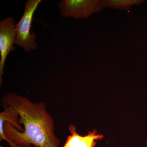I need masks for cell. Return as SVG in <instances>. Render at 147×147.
<instances>
[{
    "label": "cell",
    "instance_id": "6da1fadb",
    "mask_svg": "<svg viewBox=\"0 0 147 147\" xmlns=\"http://www.w3.org/2000/svg\"><path fill=\"white\" fill-rule=\"evenodd\" d=\"M2 106L9 105L18 112V122L24 131H18L5 122L3 131L10 147H59L61 142L55 134V122L42 102H33L28 97L13 92L3 96Z\"/></svg>",
    "mask_w": 147,
    "mask_h": 147
},
{
    "label": "cell",
    "instance_id": "7a4b0ae2",
    "mask_svg": "<svg viewBox=\"0 0 147 147\" xmlns=\"http://www.w3.org/2000/svg\"><path fill=\"white\" fill-rule=\"evenodd\" d=\"M41 1V0L27 1L24 14L15 26L17 34L14 44L24 48L26 52L35 50L37 47L36 35L33 32L30 31L33 16Z\"/></svg>",
    "mask_w": 147,
    "mask_h": 147
},
{
    "label": "cell",
    "instance_id": "3957f363",
    "mask_svg": "<svg viewBox=\"0 0 147 147\" xmlns=\"http://www.w3.org/2000/svg\"><path fill=\"white\" fill-rule=\"evenodd\" d=\"M58 7L62 17L75 19L89 18L105 8L101 0H63Z\"/></svg>",
    "mask_w": 147,
    "mask_h": 147
},
{
    "label": "cell",
    "instance_id": "277c9868",
    "mask_svg": "<svg viewBox=\"0 0 147 147\" xmlns=\"http://www.w3.org/2000/svg\"><path fill=\"white\" fill-rule=\"evenodd\" d=\"M16 23L13 17L4 18L0 22V86L3 84V75L4 73L6 59L9 53L15 50L13 46L16 38Z\"/></svg>",
    "mask_w": 147,
    "mask_h": 147
},
{
    "label": "cell",
    "instance_id": "5b68a950",
    "mask_svg": "<svg viewBox=\"0 0 147 147\" xmlns=\"http://www.w3.org/2000/svg\"><path fill=\"white\" fill-rule=\"evenodd\" d=\"M69 130L71 135L69 136L62 147H95L96 140H100L103 135L98 134L96 129L89 131L88 135L82 136L76 131L74 125L70 124Z\"/></svg>",
    "mask_w": 147,
    "mask_h": 147
},
{
    "label": "cell",
    "instance_id": "8992f818",
    "mask_svg": "<svg viewBox=\"0 0 147 147\" xmlns=\"http://www.w3.org/2000/svg\"><path fill=\"white\" fill-rule=\"evenodd\" d=\"M2 106L4 110L0 113V139L3 140L5 137L3 131V124L5 122L12 124L18 131H23L24 129L18 122L19 115L18 112L9 105Z\"/></svg>",
    "mask_w": 147,
    "mask_h": 147
},
{
    "label": "cell",
    "instance_id": "52a82bcc",
    "mask_svg": "<svg viewBox=\"0 0 147 147\" xmlns=\"http://www.w3.org/2000/svg\"><path fill=\"white\" fill-rule=\"evenodd\" d=\"M144 0H103L105 8L128 10L131 6L139 5L145 2Z\"/></svg>",
    "mask_w": 147,
    "mask_h": 147
},
{
    "label": "cell",
    "instance_id": "ba28073f",
    "mask_svg": "<svg viewBox=\"0 0 147 147\" xmlns=\"http://www.w3.org/2000/svg\"><path fill=\"white\" fill-rule=\"evenodd\" d=\"M0 147H3L1 146H0Z\"/></svg>",
    "mask_w": 147,
    "mask_h": 147
}]
</instances>
